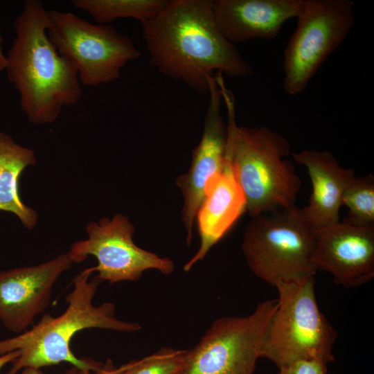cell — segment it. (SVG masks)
<instances>
[{
    "label": "cell",
    "mask_w": 374,
    "mask_h": 374,
    "mask_svg": "<svg viewBox=\"0 0 374 374\" xmlns=\"http://www.w3.org/2000/svg\"><path fill=\"white\" fill-rule=\"evenodd\" d=\"M212 1H168L154 19L141 24L150 65L202 94L208 93V78L214 71L234 78L254 74L220 31Z\"/></svg>",
    "instance_id": "6da1fadb"
},
{
    "label": "cell",
    "mask_w": 374,
    "mask_h": 374,
    "mask_svg": "<svg viewBox=\"0 0 374 374\" xmlns=\"http://www.w3.org/2000/svg\"><path fill=\"white\" fill-rule=\"evenodd\" d=\"M48 23L43 3L26 0L14 20L15 36L6 54L7 76L19 95L21 109L37 125L55 122L82 93L77 72L48 35Z\"/></svg>",
    "instance_id": "7a4b0ae2"
},
{
    "label": "cell",
    "mask_w": 374,
    "mask_h": 374,
    "mask_svg": "<svg viewBox=\"0 0 374 374\" xmlns=\"http://www.w3.org/2000/svg\"><path fill=\"white\" fill-rule=\"evenodd\" d=\"M227 111L226 154L244 193L246 211L251 217L295 206L301 188L292 163L289 141L267 127L238 126L231 91L222 73L215 75Z\"/></svg>",
    "instance_id": "3957f363"
},
{
    "label": "cell",
    "mask_w": 374,
    "mask_h": 374,
    "mask_svg": "<svg viewBox=\"0 0 374 374\" xmlns=\"http://www.w3.org/2000/svg\"><path fill=\"white\" fill-rule=\"evenodd\" d=\"M93 267L85 269L74 277L72 291L66 297V310L59 317L44 314L30 330L0 341V355L19 350L20 355L11 364L7 374H17L24 368L42 367L67 362L84 372H96L103 363L91 358H78L71 349L75 335L84 329L100 328L134 332L141 326L125 322L115 316V305L105 303L98 306L93 299L100 280L96 276L90 279Z\"/></svg>",
    "instance_id": "277c9868"
},
{
    "label": "cell",
    "mask_w": 374,
    "mask_h": 374,
    "mask_svg": "<svg viewBox=\"0 0 374 374\" xmlns=\"http://www.w3.org/2000/svg\"><path fill=\"white\" fill-rule=\"evenodd\" d=\"M314 277L280 282L277 306L265 335L261 357L278 368L299 361L335 360L333 345L338 333L321 312Z\"/></svg>",
    "instance_id": "5b68a950"
},
{
    "label": "cell",
    "mask_w": 374,
    "mask_h": 374,
    "mask_svg": "<svg viewBox=\"0 0 374 374\" xmlns=\"http://www.w3.org/2000/svg\"><path fill=\"white\" fill-rule=\"evenodd\" d=\"M247 225L242 249L251 271L275 287L314 277L313 229L296 205L251 217Z\"/></svg>",
    "instance_id": "8992f818"
},
{
    "label": "cell",
    "mask_w": 374,
    "mask_h": 374,
    "mask_svg": "<svg viewBox=\"0 0 374 374\" xmlns=\"http://www.w3.org/2000/svg\"><path fill=\"white\" fill-rule=\"evenodd\" d=\"M48 35L77 72L82 85L118 79L121 69L141 56L127 35L107 24H93L71 12L48 11Z\"/></svg>",
    "instance_id": "52a82bcc"
},
{
    "label": "cell",
    "mask_w": 374,
    "mask_h": 374,
    "mask_svg": "<svg viewBox=\"0 0 374 374\" xmlns=\"http://www.w3.org/2000/svg\"><path fill=\"white\" fill-rule=\"evenodd\" d=\"M296 27L284 51L283 89L301 93L328 57L340 46L355 22L350 0H303Z\"/></svg>",
    "instance_id": "ba28073f"
},
{
    "label": "cell",
    "mask_w": 374,
    "mask_h": 374,
    "mask_svg": "<svg viewBox=\"0 0 374 374\" xmlns=\"http://www.w3.org/2000/svg\"><path fill=\"white\" fill-rule=\"evenodd\" d=\"M277 300L258 304L244 317L214 321L199 341L188 349L179 374H253Z\"/></svg>",
    "instance_id": "9c48e42d"
},
{
    "label": "cell",
    "mask_w": 374,
    "mask_h": 374,
    "mask_svg": "<svg viewBox=\"0 0 374 374\" xmlns=\"http://www.w3.org/2000/svg\"><path fill=\"white\" fill-rule=\"evenodd\" d=\"M88 238L71 244L68 251L74 262L94 256L98 265L93 267L100 280L110 284L139 280L148 269H157L164 275L175 270L168 258L143 249L133 241L134 227L129 218L121 214L112 219L104 217L98 222H91L86 226Z\"/></svg>",
    "instance_id": "30bf717a"
},
{
    "label": "cell",
    "mask_w": 374,
    "mask_h": 374,
    "mask_svg": "<svg viewBox=\"0 0 374 374\" xmlns=\"http://www.w3.org/2000/svg\"><path fill=\"white\" fill-rule=\"evenodd\" d=\"M312 262L346 288L359 287L374 277V226L344 222L313 229Z\"/></svg>",
    "instance_id": "8fae6325"
},
{
    "label": "cell",
    "mask_w": 374,
    "mask_h": 374,
    "mask_svg": "<svg viewBox=\"0 0 374 374\" xmlns=\"http://www.w3.org/2000/svg\"><path fill=\"white\" fill-rule=\"evenodd\" d=\"M73 260L69 252L44 263L0 271V320L22 333L48 305L53 287Z\"/></svg>",
    "instance_id": "7c38bea8"
},
{
    "label": "cell",
    "mask_w": 374,
    "mask_h": 374,
    "mask_svg": "<svg viewBox=\"0 0 374 374\" xmlns=\"http://www.w3.org/2000/svg\"><path fill=\"white\" fill-rule=\"evenodd\" d=\"M208 94L209 102L201 140L193 151L188 172L179 176L176 181L184 196L182 221L188 245L205 186L211 177L222 171L225 163L226 125L221 114L222 98L215 75L208 78Z\"/></svg>",
    "instance_id": "4fadbf2b"
},
{
    "label": "cell",
    "mask_w": 374,
    "mask_h": 374,
    "mask_svg": "<svg viewBox=\"0 0 374 374\" xmlns=\"http://www.w3.org/2000/svg\"><path fill=\"white\" fill-rule=\"evenodd\" d=\"M303 0H215V21L232 44L276 37L284 24L296 18Z\"/></svg>",
    "instance_id": "5bb4252c"
},
{
    "label": "cell",
    "mask_w": 374,
    "mask_h": 374,
    "mask_svg": "<svg viewBox=\"0 0 374 374\" xmlns=\"http://www.w3.org/2000/svg\"><path fill=\"white\" fill-rule=\"evenodd\" d=\"M291 155L306 168L312 183L308 204L301 208L305 222L312 229L340 222L343 195L356 177L355 170L342 167L329 150H304Z\"/></svg>",
    "instance_id": "9a60e30c"
},
{
    "label": "cell",
    "mask_w": 374,
    "mask_h": 374,
    "mask_svg": "<svg viewBox=\"0 0 374 374\" xmlns=\"http://www.w3.org/2000/svg\"><path fill=\"white\" fill-rule=\"evenodd\" d=\"M246 211V200L225 151L223 169L210 179L196 217L200 246L195 256L185 264L189 271L202 260L211 247L221 240Z\"/></svg>",
    "instance_id": "2e32d148"
},
{
    "label": "cell",
    "mask_w": 374,
    "mask_h": 374,
    "mask_svg": "<svg viewBox=\"0 0 374 374\" xmlns=\"http://www.w3.org/2000/svg\"><path fill=\"white\" fill-rule=\"evenodd\" d=\"M36 161L32 149L17 143L9 134L0 132V211L15 214L29 229L35 226L38 215L22 202L19 179L23 170Z\"/></svg>",
    "instance_id": "e0dca14e"
},
{
    "label": "cell",
    "mask_w": 374,
    "mask_h": 374,
    "mask_svg": "<svg viewBox=\"0 0 374 374\" xmlns=\"http://www.w3.org/2000/svg\"><path fill=\"white\" fill-rule=\"evenodd\" d=\"M168 0H71L76 8L87 12L96 24H107L118 18H132L141 24L154 19Z\"/></svg>",
    "instance_id": "ac0fdd59"
},
{
    "label": "cell",
    "mask_w": 374,
    "mask_h": 374,
    "mask_svg": "<svg viewBox=\"0 0 374 374\" xmlns=\"http://www.w3.org/2000/svg\"><path fill=\"white\" fill-rule=\"evenodd\" d=\"M348 209L343 222L356 226H374V177H355L346 189L342 206Z\"/></svg>",
    "instance_id": "d6986e66"
},
{
    "label": "cell",
    "mask_w": 374,
    "mask_h": 374,
    "mask_svg": "<svg viewBox=\"0 0 374 374\" xmlns=\"http://www.w3.org/2000/svg\"><path fill=\"white\" fill-rule=\"evenodd\" d=\"M188 349L163 348L141 359L129 362L123 374H179L182 371Z\"/></svg>",
    "instance_id": "ffe728a7"
},
{
    "label": "cell",
    "mask_w": 374,
    "mask_h": 374,
    "mask_svg": "<svg viewBox=\"0 0 374 374\" xmlns=\"http://www.w3.org/2000/svg\"><path fill=\"white\" fill-rule=\"evenodd\" d=\"M277 374H327V364L317 360L299 361L278 368Z\"/></svg>",
    "instance_id": "44dd1931"
},
{
    "label": "cell",
    "mask_w": 374,
    "mask_h": 374,
    "mask_svg": "<svg viewBox=\"0 0 374 374\" xmlns=\"http://www.w3.org/2000/svg\"><path fill=\"white\" fill-rule=\"evenodd\" d=\"M129 366V362L116 367L111 359H107L100 370L89 374H123Z\"/></svg>",
    "instance_id": "7402d4cb"
},
{
    "label": "cell",
    "mask_w": 374,
    "mask_h": 374,
    "mask_svg": "<svg viewBox=\"0 0 374 374\" xmlns=\"http://www.w3.org/2000/svg\"><path fill=\"white\" fill-rule=\"evenodd\" d=\"M91 372H84L75 367H72L64 374H89ZM21 374H44L40 368L27 367L22 369Z\"/></svg>",
    "instance_id": "603a6c76"
},
{
    "label": "cell",
    "mask_w": 374,
    "mask_h": 374,
    "mask_svg": "<svg viewBox=\"0 0 374 374\" xmlns=\"http://www.w3.org/2000/svg\"><path fill=\"white\" fill-rule=\"evenodd\" d=\"M21 351L16 350L0 355V371L8 364L12 363L20 355Z\"/></svg>",
    "instance_id": "cb8c5ba5"
},
{
    "label": "cell",
    "mask_w": 374,
    "mask_h": 374,
    "mask_svg": "<svg viewBox=\"0 0 374 374\" xmlns=\"http://www.w3.org/2000/svg\"><path fill=\"white\" fill-rule=\"evenodd\" d=\"M7 66V60L6 54L3 53V38L1 34L0 28V71L6 70Z\"/></svg>",
    "instance_id": "d4e9b609"
}]
</instances>
